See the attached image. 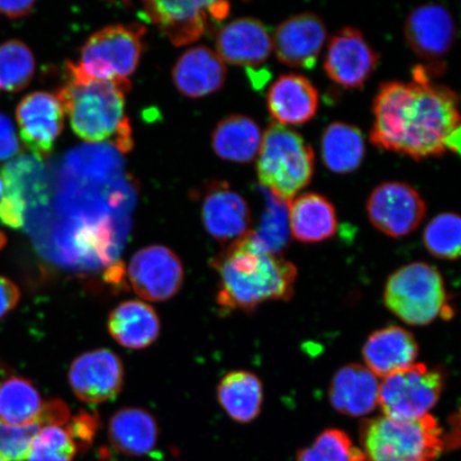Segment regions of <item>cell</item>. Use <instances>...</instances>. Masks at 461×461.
I'll use <instances>...</instances> for the list:
<instances>
[{"label": "cell", "instance_id": "1", "mask_svg": "<svg viewBox=\"0 0 461 461\" xmlns=\"http://www.w3.org/2000/svg\"><path fill=\"white\" fill-rule=\"evenodd\" d=\"M458 105L453 90L432 82L423 65L414 67L411 83L379 86L373 104L371 142L416 160L459 153Z\"/></svg>", "mask_w": 461, "mask_h": 461}, {"label": "cell", "instance_id": "2", "mask_svg": "<svg viewBox=\"0 0 461 461\" xmlns=\"http://www.w3.org/2000/svg\"><path fill=\"white\" fill-rule=\"evenodd\" d=\"M212 267L219 276L217 303L228 311L249 312L264 303L288 301L297 278L296 267L265 248L251 230L212 259Z\"/></svg>", "mask_w": 461, "mask_h": 461}, {"label": "cell", "instance_id": "3", "mask_svg": "<svg viewBox=\"0 0 461 461\" xmlns=\"http://www.w3.org/2000/svg\"><path fill=\"white\" fill-rule=\"evenodd\" d=\"M68 80L56 95L78 137L89 142L112 140L121 151L132 148L130 121L125 117L126 82L92 79L67 62Z\"/></svg>", "mask_w": 461, "mask_h": 461}, {"label": "cell", "instance_id": "4", "mask_svg": "<svg viewBox=\"0 0 461 461\" xmlns=\"http://www.w3.org/2000/svg\"><path fill=\"white\" fill-rule=\"evenodd\" d=\"M362 452L366 461H436L447 447L443 429L434 417L362 420Z\"/></svg>", "mask_w": 461, "mask_h": 461}, {"label": "cell", "instance_id": "5", "mask_svg": "<svg viewBox=\"0 0 461 461\" xmlns=\"http://www.w3.org/2000/svg\"><path fill=\"white\" fill-rule=\"evenodd\" d=\"M314 152L296 131L270 124L262 135L257 160L259 184L275 198L290 203L314 175Z\"/></svg>", "mask_w": 461, "mask_h": 461}, {"label": "cell", "instance_id": "6", "mask_svg": "<svg viewBox=\"0 0 461 461\" xmlns=\"http://www.w3.org/2000/svg\"><path fill=\"white\" fill-rule=\"evenodd\" d=\"M384 299L392 313L411 326L429 325L438 317L453 314L439 270L422 262L408 264L391 275Z\"/></svg>", "mask_w": 461, "mask_h": 461}, {"label": "cell", "instance_id": "7", "mask_svg": "<svg viewBox=\"0 0 461 461\" xmlns=\"http://www.w3.org/2000/svg\"><path fill=\"white\" fill-rule=\"evenodd\" d=\"M144 33L140 24L103 28L86 40L75 66L92 79L126 82L140 61Z\"/></svg>", "mask_w": 461, "mask_h": 461}, {"label": "cell", "instance_id": "8", "mask_svg": "<svg viewBox=\"0 0 461 461\" xmlns=\"http://www.w3.org/2000/svg\"><path fill=\"white\" fill-rule=\"evenodd\" d=\"M445 387L443 375L420 363L384 377L380 383L378 405L384 416L395 420H417L428 416Z\"/></svg>", "mask_w": 461, "mask_h": 461}, {"label": "cell", "instance_id": "9", "mask_svg": "<svg viewBox=\"0 0 461 461\" xmlns=\"http://www.w3.org/2000/svg\"><path fill=\"white\" fill-rule=\"evenodd\" d=\"M409 48L420 59L430 77L446 70L445 59L456 38L453 15L441 5L428 4L411 11L403 26Z\"/></svg>", "mask_w": 461, "mask_h": 461}, {"label": "cell", "instance_id": "10", "mask_svg": "<svg viewBox=\"0 0 461 461\" xmlns=\"http://www.w3.org/2000/svg\"><path fill=\"white\" fill-rule=\"evenodd\" d=\"M144 19L157 25L176 46L198 41L210 21L222 22L230 7L227 2H146Z\"/></svg>", "mask_w": 461, "mask_h": 461}, {"label": "cell", "instance_id": "11", "mask_svg": "<svg viewBox=\"0 0 461 461\" xmlns=\"http://www.w3.org/2000/svg\"><path fill=\"white\" fill-rule=\"evenodd\" d=\"M367 216L373 226L390 238L416 230L426 215V203L417 189L403 182H385L368 197Z\"/></svg>", "mask_w": 461, "mask_h": 461}, {"label": "cell", "instance_id": "12", "mask_svg": "<svg viewBox=\"0 0 461 461\" xmlns=\"http://www.w3.org/2000/svg\"><path fill=\"white\" fill-rule=\"evenodd\" d=\"M129 276L132 288L149 302H166L180 291L184 268L180 258L169 248L149 246L131 258Z\"/></svg>", "mask_w": 461, "mask_h": 461}, {"label": "cell", "instance_id": "13", "mask_svg": "<svg viewBox=\"0 0 461 461\" xmlns=\"http://www.w3.org/2000/svg\"><path fill=\"white\" fill-rule=\"evenodd\" d=\"M379 60L358 29L346 27L330 40L324 68L333 83L346 89H359L376 70Z\"/></svg>", "mask_w": 461, "mask_h": 461}, {"label": "cell", "instance_id": "14", "mask_svg": "<svg viewBox=\"0 0 461 461\" xmlns=\"http://www.w3.org/2000/svg\"><path fill=\"white\" fill-rule=\"evenodd\" d=\"M68 380L78 400L89 405L105 402L122 390L123 363L112 350L88 351L74 360Z\"/></svg>", "mask_w": 461, "mask_h": 461}, {"label": "cell", "instance_id": "15", "mask_svg": "<svg viewBox=\"0 0 461 461\" xmlns=\"http://www.w3.org/2000/svg\"><path fill=\"white\" fill-rule=\"evenodd\" d=\"M23 143L39 160L53 151L65 122V112L56 95L33 92L23 99L16 108Z\"/></svg>", "mask_w": 461, "mask_h": 461}, {"label": "cell", "instance_id": "16", "mask_svg": "<svg viewBox=\"0 0 461 461\" xmlns=\"http://www.w3.org/2000/svg\"><path fill=\"white\" fill-rule=\"evenodd\" d=\"M327 34L319 15L311 13L294 15L276 28L273 50L278 60L288 67L313 68Z\"/></svg>", "mask_w": 461, "mask_h": 461}, {"label": "cell", "instance_id": "17", "mask_svg": "<svg viewBox=\"0 0 461 461\" xmlns=\"http://www.w3.org/2000/svg\"><path fill=\"white\" fill-rule=\"evenodd\" d=\"M202 221L212 238L227 243L249 232L252 217L249 205L240 194L226 182H214L204 194Z\"/></svg>", "mask_w": 461, "mask_h": 461}, {"label": "cell", "instance_id": "18", "mask_svg": "<svg viewBox=\"0 0 461 461\" xmlns=\"http://www.w3.org/2000/svg\"><path fill=\"white\" fill-rule=\"evenodd\" d=\"M216 50L223 62L252 68L268 59L273 51V39L261 21L241 17L218 32Z\"/></svg>", "mask_w": 461, "mask_h": 461}, {"label": "cell", "instance_id": "19", "mask_svg": "<svg viewBox=\"0 0 461 461\" xmlns=\"http://www.w3.org/2000/svg\"><path fill=\"white\" fill-rule=\"evenodd\" d=\"M319 91L303 75H281L267 92V107L275 123L301 125L313 119L319 109Z\"/></svg>", "mask_w": 461, "mask_h": 461}, {"label": "cell", "instance_id": "20", "mask_svg": "<svg viewBox=\"0 0 461 461\" xmlns=\"http://www.w3.org/2000/svg\"><path fill=\"white\" fill-rule=\"evenodd\" d=\"M172 79L183 95L199 99L222 88L227 68L215 51L197 46L178 58L173 67Z\"/></svg>", "mask_w": 461, "mask_h": 461}, {"label": "cell", "instance_id": "21", "mask_svg": "<svg viewBox=\"0 0 461 461\" xmlns=\"http://www.w3.org/2000/svg\"><path fill=\"white\" fill-rule=\"evenodd\" d=\"M418 354L416 339L399 326H389L375 331L362 349L368 370L377 377L384 378L413 366Z\"/></svg>", "mask_w": 461, "mask_h": 461}, {"label": "cell", "instance_id": "22", "mask_svg": "<svg viewBox=\"0 0 461 461\" xmlns=\"http://www.w3.org/2000/svg\"><path fill=\"white\" fill-rule=\"evenodd\" d=\"M380 383L366 366L348 365L339 370L332 379L330 402L337 411L359 418L371 413L378 405Z\"/></svg>", "mask_w": 461, "mask_h": 461}, {"label": "cell", "instance_id": "23", "mask_svg": "<svg viewBox=\"0 0 461 461\" xmlns=\"http://www.w3.org/2000/svg\"><path fill=\"white\" fill-rule=\"evenodd\" d=\"M288 223L294 239L302 243H320L337 232L336 207L320 194L299 195L288 203Z\"/></svg>", "mask_w": 461, "mask_h": 461}, {"label": "cell", "instance_id": "24", "mask_svg": "<svg viewBox=\"0 0 461 461\" xmlns=\"http://www.w3.org/2000/svg\"><path fill=\"white\" fill-rule=\"evenodd\" d=\"M108 437L120 454L146 456L158 446V426L152 414L144 409L123 408L109 420Z\"/></svg>", "mask_w": 461, "mask_h": 461}, {"label": "cell", "instance_id": "25", "mask_svg": "<svg viewBox=\"0 0 461 461\" xmlns=\"http://www.w3.org/2000/svg\"><path fill=\"white\" fill-rule=\"evenodd\" d=\"M108 330L119 344L130 349H143L157 341L160 321L155 310L138 301L118 305L108 320Z\"/></svg>", "mask_w": 461, "mask_h": 461}, {"label": "cell", "instance_id": "26", "mask_svg": "<svg viewBox=\"0 0 461 461\" xmlns=\"http://www.w3.org/2000/svg\"><path fill=\"white\" fill-rule=\"evenodd\" d=\"M261 142L259 126L251 118L241 114L221 120L212 136V146L217 157L239 164L255 159Z\"/></svg>", "mask_w": 461, "mask_h": 461}, {"label": "cell", "instance_id": "27", "mask_svg": "<svg viewBox=\"0 0 461 461\" xmlns=\"http://www.w3.org/2000/svg\"><path fill=\"white\" fill-rule=\"evenodd\" d=\"M217 396L230 418L240 423H249L261 412L263 384L250 372H230L219 384Z\"/></svg>", "mask_w": 461, "mask_h": 461}, {"label": "cell", "instance_id": "28", "mask_svg": "<svg viewBox=\"0 0 461 461\" xmlns=\"http://www.w3.org/2000/svg\"><path fill=\"white\" fill-rule=\"evenodd\" d=\"M321 158L334 173H350L359 168L366 155L365 136L356 126L331 123L321 137Z\"/></svg>", "mask_w": 461, "mask_h": 461}, {"label": "cell", "instance_id": "29", "mask_svg": "<svg viewBox=\"0 0 461 461\" xmlns=\"http://www.w3.org/2000/svg\"><path fill=\"white\" fill-rule=\"evenodd\" d=\"M44 402L31 382L13 377L0 383V420L8 425L38 423Z\"/></svg>", "mask_w": 461, "mask_h": 461}, {"label": "cell", "instance_id": "30", "mask_svg": "<svg viewBox=\"0 0 461 461\" xmlns=\"http://www.w3.org/2000/svg\"><path fill=\"white\" fill-rule=\"evenodd\" d=\"M36 60L31 49L19 40L0 44V91L19 92L32 83Z\"/></svg>", "mask_w": 461, "mask_h": 461}, {"label": "cell", "instance_id": "31", "mask_svg": "<svg viewBox=\"0 0 461 461\" xmlns=\"http://www.w3.org/2000/svg\"><path fill=\"white\" fill-rule=\"evenodd\" d=\"M426 249L430 255L447 261L460 256L461 221L455 212H442L431 219L423 234Z\"/></svg>", "mask_w": 461, "mask_h": 461}, {"label": "cell", "instance_id": "32", "mask_svg": "<svg viewBox=\"0 0 461 461\" xmlns=\"http://www.w3.org/2000/svg\"><path fill=\"white\" fill-rule=\"evenodd\" d=\"M297 461H366L346 432L330 429L316 438L313 445L302 449Z\"/></svg>", "mask_w": 461, "mask_h": 461}, {"label": "cell", "instance_id": "33", "mask_svg": "<svg viewBox=\"0 0 461 461\" xmlns=\"http://www.w3.org/2000/svg\"><path fill=\"white\" fill-rule=\"evenodd\" d=\"M265 190V189H264ZM267 192V209L263 212L261 222L258 230H253L259 241L269 251L281 255L285 249L288 235H290V223H288V204L274 197Z\"/></svg>", "mask_w": 461, "mask_h": 461}, {"label": "cell", "instance_id": "34", "mask_svg": "<svg viewBox=\"0 0 461 461\" xmlns=\"http://www.w3.org/2000/svg\"><path fill=\"white\" fill-rule=\"evenodd\" d=\"M77 448L60 426H44L34 438L28 461H73Z\"/></svg>", "mask_w": 461, "mask_h": 461}, {"label": "cell", "instance_id": "35", "mask_svg": "<svg viewBox=\"0 0 461 461\" xmlns=\"http://www.w3.org/2000/svg\"><path fill=\"white\" fill-rule=\"evenodd\" d=\"M41 425H8L0 422V456L5 461H25Z\"/></svg>", "mask_w": 461, "mask_h": 461}, {"label": "cell", "instance_id": "36", "mask_svg": "<svg viewBox=\"0 0 461 461\" xmlns=\"http://www.w3.org/2000/svg\"><path fill=\"white\" fill-rule=\"evenodd\" d=\"M68 432L70 434L75 447L79 451L86 452L95 441L99 418L95 413L79 412L77 417L68 420Z\"/></svg>", "mask_w": 461, "mask_h": 461}, {"label": "cell", "instance_id": "37", "mask_svg": "<svg viewBox=\"0 0 461 461\" xmlns=\"http://www.w3.org/2000/svg\"><path fill=\"white\" fill-rule=\"evenodd\" d=\"M20 151V141L13 120L0 113V161L13 158Z\"/></svg>", "mask_w": 461, "mask_h": 461}, {"label": "cell", "instance_id": "38", "mask_svg": "<svg viewBox=\"0 0 461 461\" xmlns=\"http://www.w3.org/2000/svg\"><path fill=\"white\" fill-rule=\"evenodd\" d=\"M70 420V408L65 402L55 400L44 402L38 423L44 426H61Z\"/></svg>", "mask_w": 461, "mask_h": 461}, {"label": "cell", "instance_id": "39", "mask_svg": "<svg viewBox=\"0 0 461 461\" xmlns=\"http://www.w3.org/2000/svg\"><path fill=\"white\" fill-rule=\"evenodd\" d=\"M20 297L19 288L14 282L0 276V319L16 307Z\"/></svg>", "mask_w": 461, "mask_h": 461}, {"label": "cell", "instance_id": "40", "mask_svg": "<svg viewBox=\"0 0 461 461\" xmlns=\"http://www.w3.org/2000/svg\"><path fill=\"white\" fill-rule=\"evenodd\" d=\"M36 2H0V14L9 19H21L31 14Z\"/></svg>", "mask_w": 461, "mask_h": 461}, {"label": "cell", "instance_id": "41", "mask_svg": "<svg viewBox=\"0 0 461 461\" xmlns=\"http://www.w3.org/2000/svg\"><path fill=\"white\" fill-rule=\"evenodd\" d=\"M4 193H5V183H4V178H3L2 173H0V199L3 198Z\"/></svg>", "mask_w": 461, "mask_h": 461}, {"label": "cell", "instance_id": "42", "mask_svg": "<svg viewBox=\"0 0 461 461\" xmlns=\"http://www.w3.org/2000/svg\"><path fill=\"white\" fill-rule=\"evenodd\" d=\"M0 461H5V460L2 458V456H0Z\"/></svg>", "mask_w": 461, "mask_h": 461}]
</instances>
